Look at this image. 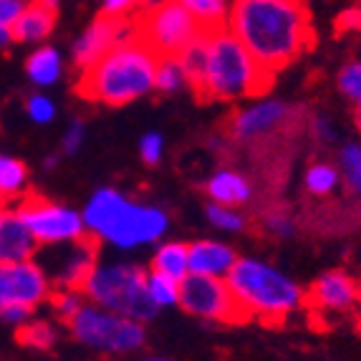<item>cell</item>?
<instances>
[{
  "label": "cell",
  "mask_w": 361,
  "mask_h": 361,
  "mask_svg": "<svg viewBox=\"0 0 361 361\" xmlns=\"http://www.w3.org/2000/svg\"><path fill=\"white\" fill-rule=\"evenodd\" d=\"M38 253V243L28 230L25 220L20 217L16 202L13 205H0V263H20V260H33Z\"/></svg>",
  "instance_id": "16"
},
{
  "label": "cell",
  "mask_w": 361,
  "mask_h": 361,
  "mask_svg": "<svg viewBox=\"0 0 361 361\" xmlns=\"http://www.w3.org/2000/svg\"><path fill=\"white\" fill-rule=\"evenodd\" d=\"M134 30L157 56H180L202 33L197 20L177 0H162L142 11L134 18Z\"/></svg>",
  "instance_id": "8"
},
{
  "label": "cell",
  "mask_w": 361,
  "mask_h": 361,
  "mask_svg": "<svg viewBox=\"0 0 361 361\" xmlns=\"http://www.w3.org/2000/svg\"><path fill=\"white\" fill-rule=\"evenodd\" d=\"M359 306H361V283H359Z\"/></svg>",
  "instance_id": "44"
},
{
  "label": "cell",
  "mask_w": 361,
  "mask_h": 361,
  "mask_svg": "<svg viewBox=\"0 0 361 361\" xmlns=\"http://www.w3.org/2000/svg\"><path fill=\"white\" fill-rule=\"evenodd\" d=\"M134 33V23L129 18H111V16H99L91 20L89 28L76 38L71 49V61L78 71L97 63L109 49H114L116 43L124 41Z\"/></svg>",
  "instance_id": "14"
},
{
  "label": "cell",
  "mask_w": 361,
  "mask_h": 361,
  "mask_svg": "<svg viewBox=\"0 0 361 361\" xmlns=\"http://www.w3.org/2000/svg\"><path fill=\"white\" fill-rule=\"evenodd\" d=\"M49 303L56 316L66 324V321H71L73 316H76L78 308L86 303V295L81 288H56V290H51Z\"/></svg>",
  "instance_id": "30"
},
{
  "label": "cell",
  "mask_w": 361,
  "mask_h": 361,
  "mask_svg": "<svg viewBox=\"0 0 361 361\" xmlns=\"http://www.w3.org/2000/svg\"><path fill=\"white\" fill-rule=\"evenodd\" d=\"M308 129H311V134L319 142H324V145H331V142H336V127H334V121L329 119V116L324 114H316L308 119Z\"/></svg>",
  "instance_id": "37"
},
{
  "label": "cell",
  "mask_w": 361,
  "mask_h": 361,
  "mask_svg": "<svg viewBox=\"0 0 361 361\" xmlns=\"http://www.w3.org/2000/svg\"><path fill=\"white\" fill-rule=\"evenodd\" d=\"M336 33H361V8H346L338 13L336 18Z\"/></svg>",
  "instance_id": "38"
},
{
  "label": "cell",
  "mask_w": 361,
  "mask_h": 361,
  "mask_svg": "<svg viewBox=\"0 0 361 361\" xmlns=\"http://www.w3.org/2000/svg\"><path fill=\"white\" fill-rule=\"evenodd\" d=\"M177 3L185 6V11L197 20L202 30L225 28L233 8V0H177Z\"/></svg>",
  "instance_id": "24"
},
{
  "label": "cell",
  "mask_w": 361,
  "mask_h": 361,
  "mask_svg": "<svg viewBox=\"0 0 361 361\" xmlns=\"http://www.w3.org/2000/svg\"><path fill=\"white\" fill-rule=\"evenodd\" d=\"M149 0H104L102 13L111 16V18H137L139 13L145 11Z\"/></svg>",
  "instance_id": "35"
},
{
  "label": "cell",
  "mask_w": 361,
  "mask_h": 361,
  "mask_svg": "<svg viewBox=\"0 0 361 361\" xmlns=\"http://www.w3.org/2000/svg\"><path fill=\"white\" fill-rule=\"evenodd\" d=\"M205 192L210 197V202H217V205H247L253 200V182L247 180L243 172H238V169L220 167L205 182Z\"/></svg>",
  "instance_id": "19"
},
{
  "label": "cell",
  "mask_w": 361,
  "mask_h": 361,
  "mask_svg": "<svg viewBox=\"0 0 361 361\" xmlns=\"http://www.w3.org/2000/svg\"><path fill=\"white\" fill-rule=\"evenodd\" d=\"M142 361H169V359H164V356H147V359H142Z\"/></svg>",
  "instance_id": "43"
},
{
  "label": "cell",
  "mask_w": 361,
  "mask_h": 361,
  "mask_svg": "<svg viewBox=\"0 0 361 361\" xmlns=\"http://www.w3.org/2000/svg\"><path fill=\"white\" fill-rule=\"evenodd\" d=\"M30 313H33V308H25V306H6L3 311H0V319L8 321L11 326H23L25 321L30 319Z\"/></svg>",
  "instance_id": "40"
},
{
  "label": "cell",
  "mask_w": 361,
  "mask_h": 361,
  "mask_svg": "<svg viewBox=\"0 0 361 361\" xmlns=\"http://www.w3.org/2000/svg\"><path fill=\"white\" fill-rule=\"evenodd\" d=\"M18 341L23 346H30V349H51L56 341H59V331L56 326L49 324V321H25L23 326H18Z\"/></svg>",
  "instance_id": "27"
},
{
  "label": "cell",
  "mask_w": 361,
  "mask_h": 361,
  "mask_svg": "<svg viewBox=\"0 0 361 361\" xmlns=\"http://www.w3.org/2000/svg\"><path fill=\"white\" fill-rule=\"evenodd\" d=\"M16 207H18L20 217L25 220L38 245H59V243H71L86 235L81 212L68 205H61V202H54L43 195L25 192L16 202Z\"/></svg>",
  "instance_id": "10"
},
{
  "label": "cell",
  "mask_w": 361,
  "mask_h": 361,
  "mask_svg": "<svg viewBox=\"0 0 361 361\" xmlns=\"http://www.w3.org/2000/svg\"><path fill=\"white\" fill-rule=\"evenodd\" d=\"M147 293L159 311L180 303V281H172L159 273H147Z\"/></svg>",
  "instance_id": "28"
},
{
  "label": "cell",
  "mask_w": 361,
  "mask_h": 361,
  "mask_svg": "<svg viewBox=\"0 0 361 361\" xmlns=\"http://www.w3.org/2000/svg\"><path fill=\"white\" fill-rule=\"evenodd\" d=\"M187 258H190V273L195 276L228 278L238 253L223 240H197L187 245Z\"/></svg>",
  "instance_id": "18"
},
{
  "label": "cell",
  "mask_w": 361,
  "mask_h": 361,
  "mask_svg": "<svg viewBox=\"0 0 361 361\" xmlns=\"http://www.w3.org/2000/svg\"><path fill=\"white\" fill-rule=\"evenodd\" d=\"M225 281L247 321L283 324L306 303V293L293 278L260 258H238Z\"/></svg>",
  "instance_id": "5"
},
{
  "label": "cell",
  "mask_w": 361,
  "mask_h": 361,
  "mask_svg": "<svg viewBox=\"0 0 361 361\" xmlns=\"http://www.w3.org/2000/svg\"><path fill=\"white\" fill-rule=\"evenodd\" d=\"M303 187H306V192L316 200L331 197L338 187H341L338 167L334 162H329V159H316V162L306 169V175H303Z\"/></svg>",
  "instance_id": "23"
},
{
  "label": "cell",
  "mask_w": 361,
  "mask_h": 361,
  "mask_svg": "<svg viewBox=\"0 0 361 361\" xmlns=\"http://www.w3.org/2000/svg\"><path fill=\"white\" fill-rule=\"evenodd\" d=\"M8 43H13V33H11V28H6V25H0V49H6Z\"/></svg>",
  "instance_id": "41"
},
{
  "label": "cell",
  "mask_w": 361,
  "mask_h": 361,
  "mask_svg": "<svg viewBox=\"0 0 361 361\" xmlns=\"http://www.w3.org/2000/svg\"><path fill=\"white\" fill-rule=\"evenodd\" d=\"M86 301L147 324L159 313L147 293V273L134 263H97L81 286Z\"/></svg>",
  "instance_id": "6"
},
{
  "label": "cell",
  "mask_w": 361,
  "mask_h": 361,
  "mask_svg": "<svg viewBox=\"0 0 361 361\" xmlns=\"http://www.w3.org/2000/svg\"><path fill=\"white\" fill-rule=\"evenodd\" d=\"M152 273L167 276L172 281H182L190 273V258H187L185 243L172 240L157 245L154 255H152Z\"/></svg>",
  "instance_id": "22"
},
{
  "label": "cell",
  "mask_w": 361,
  "mask_h": 361,
  "mask_svg": "<svg viewBox=\"0 0 361 361\" xmlns=\"http://www.w3.org/2000/svg\"><path fill=\"white\" fill-rule=\"evenodd\" d=\"M28 192V167L20 159L0 154V205H13Z\"/></svg>",
  "instance_id": "21"
},
{
  "label": "cell",
  "mask_w": 361,
  "mask_h": 361,
  "mask_svg": "<svg viewBox=\"0 0 361 361\" xmlns=\"http://www.w3.org/2000/svg\"><path fill=\"white\" fill-rule=\"evenodd\" d=\"M187 84V73L177 56H159L154 68V91L159 94H177Z\"/></svg>",
  "instance_id": "25"
},
{
  "label": "cell",
  "mask_w": 361,
  "mask_h": 361,
  "mask_svg": "<svg viewBox=\"0 0 361 361\" xmlns=\"http://www.w3.org/2000/svg\"><path fill=\"white\" fill-rule=\"evenodd\" d=\"M177 59L190 89L202 102H245L265 97L271 89L273 73L260 66L228 25L202 30Z\"/></svg>",
  "instance_id": "1"
},
{
  "label": "cell",
  "mask_w": 361,
  "mask_h": 361,
  "mask_svg": "<svg viewBox=\"0 0 361 361\" xmlns=\"http://www.w3.org/2000/svg\"><path fill=\"white\" fill-rule=\"evenodd\" d=\"M159 56L134 30L109 49L97 63L81 71L76 94L86 102L127 106L154 91V68Z\"/></svg>",
  "instance_id": "3"
},
{
  "label": "cell",
  "mask_w": 361,
  "mask_h": 361,
  "mask_svg": "<svg viewBox=\"0 0 361 361\" xmlns=\"http://www.w3.org/2000/svg\"><path fill=\"white\" fill-rule=\"evenodd\" d=\"M177 306L185 308L190 316L215 321V324H243V321H247L225 278L187 273L180 281V303Z\"/></svg>",
  "instance_id": "11"
},
{
  "label": "cell",
  "mask_w": 361,
  "mask_h": 361,
  "mask_svg": "<svg viewBox=\"0 0 361 361\" xmlns=\"http://www.w3.org/2000/svg\"><path fill=\"white\" fill-rule=\"evenodd\" d=\"M99 240L84 235L78 240L43 245L41 260H36L49 276L54 288H81L94 265L99 263Z\"/></svg>",
  "instance_id": "12"
},
{
  "label": "cell",
  "mask_w": 361,
  "mask_h": 361,
  "mask_svg": "<svg viewBox=\"0 0 361 361\" xmlns=\"http://www.w3.org/2000/svg\"><path fill=\"white\" fill-rule=\"evenodd\" d=\"M59 20V0H28L16 23L11 25L13 41L41 43L54 33Z\"/></svg>",
  "instance_id": "17"
},
{
  "label": "cell",
  "mask_w": 361,
  "mask_h": 361,
  "mask_svg": "<svg viewBox=\"0 0 361 361\" xmlns=\"http://www.w3.org/2000/svg\"><path fill=\"white\" fill-rule=\"evenodd\" d=\"M354 124H356V132H359V137H361V106L356 109V114H354Z\"/></svg>",
  "instance_id": "42"
},
{
  "label": "cell",
  "mask_w": 361,
  "mask_h": 361,
  "mask_svg": "<svg viewBox=\"0 0 361 361\" xmlns=\"http://www.w3.org/2000/svg\"><path fill=\"white\" fill-rule=\"evenodd\" d=\"M86 139V127L81 119H73L71 124H68V129L63 132V139H61V149H63V154H76L78 149H81V145H84Z\"/></svg>",
  "instance_id": "36"
},
{
  "label": "cell",
  "mask_w": 361,
  "mask_h": 361,
  "mask_svg": "<svg viewBox=\"0 0 361 361\" xmlns=\"http://www.w3.org/2000/svg\"><path fill=\"white\" fill-rule=\"evenodd\" d=\"M51 290L54 286L36 260L0 263V311L6 306L36 308L49 301Z\"/></svg>",
  "instance_id": "13"
},
{
  "label": "cell",
  "mask_w": 361,
  "mask_h": 361,
  "mask_svg": "<svg viewBox=\"0 0 361 361\" xmlns=\"http://www.w3.org/2000/svg\"><path fill=\"white\" fill-rule=\"evenodd\" d=\"M139 157L142 162L154 167V164L162 162L164 157V137L159 132H147L145 137L139 139Z\"/></svg>",
  "instance_id": "34"
},
{
  "label": "cell",
  "mask_w": 361,
  "mask_h": 361,
  "mask_svg": "<svg viewBox=\"0 0 361 361\" xmlns=\"http://www.w3.org/2000/svg\"><path fill=\"white\" fill-rule=\"evenodd\" d=\"M260 225H263L265 233L273 235V238H293V235L298 233L295 217L281 205L265 207V210L260 212Z\"/></svg>",
  "instance_id": "29"
},
{
  "label": "cell",
  "mask_w": 361,
  "mask_h": 361,
  "mask_svg": "<svg viewBox=\"0 0 361 361\" xmlns=\"http://www.w3.org/2000/svg\"><path fill=\"white\" fill-rule=\"evenodd\" d=\"M81 217L86 235L114 245L116 250H137L142 245L159 243L169 228L164 210L134 202L114 187H102L91 195Z\"/></svg>",
  "instance_id": "4"
},
{
  "label": "cell",
  "mask_w": 361,
  "mask_h": 361,
  "mask_svg": "<svg viewBox=\"0 0 361 361\" xmlns=\"http://www.w3.org/2000/svg\"><path fill=\"white\" fill-rule=\"evenodd\" d=\"M68 334L78 343L89 349L104 351V354H132L147 343V329L127 316L102 308L97 303L86 301L78 308L76 316L66 321Z\"/></svg>",
  "instance_id": "7"
},
{
  "label": "cell",
  "mask_w": 361,
  "mask_h": 361,
  "mask_svg": "<svg viewBox=\"0 0 361 361\" xmlns=\"http://www.w3.org/2000/svg\"><path fill=\"white\" fill-rule=\"evenodd\" d=\"M228 28L273 76L316 41L303 0H233Z\"/></svg>",
  "instance_id": "2"
},
{
  "label": "cell",
  "mask_w": 361,
  "mask_h": 361,
  "mask_svg": "<svg viewBox=\"0 0 361 361\" xmlns=\"http://www.w3.org/2000/svg\"><path fill=\"white\" fill-rule=\"evenodd\" d=\"M303 116H306V111L295 104L263 97L250 106L238 109L230 119L228 132L240 145H263V142L286 137L290 129L301 124Z\"/></svg>",
  "instance_id": "9"
},
{
  "label": "cell",
  "mask_w": 361,
  "mask_h": 361,
  "mask_svg": "<svg viewBox=\"0 0 361 361\" xmlns=\"http://www.w3.org/2000/svg\"><path fill=\"white\" fill-rule=\"evenodd\" d=\"M207 220H210L212 228L225 230V233H240V230L247 228V220L238 207H228V205H207Z\"/></svg>",
  "instance_id": "32"
},
{
  "label": "cell",
  "mask_w": 361,
  "mask_h": 361,
  "mask_svg": "<svg viewBox=\"0 0 361 361\" xmlns=\"http://www.w3.org/2000/svg\"><path fill=\"white\" fill-rule=\"evenodd\" d=\"M306 306L319 313H349L359 306V281L346 271H326L306 290Z\"/></svg>",
  "instance_id": "15"
},
{
  "label": "cell",
  "mask_w": 361,
  "mask_h": 361,
  "mask_svg": "<svg viewBox=\"0 0 361 361\" xmlns=\"http://www.w3.org/2000/svg\"><path fill=\"white\" fill-rule=\"evenodd\" d=\"M25 111H28L30 121H36V124H51V121L56 119V104L51 97H46V94H33V97H28V102H25Z\"/></svg>",
  "instance_id": "33"
},
{
  "label": "cell",
  "mask_w": 361,
  "mask_h": 361,
  "mask_svg": "<svg viewBox=\"0 0 361 361\" xmlns=\"http://www.w3.org/2000/svg\"><path fill=\"white\" fill-rule=\"evenodd\" d=\"M25 73L36 86L49 89L63 76V59L54 46H38L33 54L25 59Z\"/></svg>",
  "instance_id": "20"
},
{
  "label": "cell",
  "mask_w": 361,
  "mask_h": 361,
  "mask_svg": "<svg viewBox=\"0 0 361 361\" xmlns=\"http://www.w3.org/2000/svg\"><path fill=\"white\" fill-rule=\"evenodd\" d=\"M25 3L28 0H0V25L11 28L20 16V11L25 8Z\"/></svg>",
  "instance_id": "39"
},
{
  "label": "cell",
  "mask_w": 361,
  "mask_h": 361,
  "mask_svg": "<svg viewBox=\"0 0 361 361\" xmlns=\"http://www.w3.org/2000/svg\"><path fill=\"white\" fill-rule=\"evenodd\" d=\"M336 167L346 190L361 200V145H343L338 149Z\"/></svg>",
  "instance_id": "26"
},
{
  "label": "cell",
  "mask_w": 361,
  "mask_h": 361,
  "mask_svg": "<svg viewBox=\"0 0 361 361\" xmlns=\"http://www.w3.org/2000/svg\"><path fill=\"white\" fill-rule=\"evenodd\" d=\"M336 86L343 99H349L356 109L361 106V61H349L338 68Z\"/></svg>",
  "instance_id": "31"
}]
</instances>
